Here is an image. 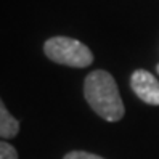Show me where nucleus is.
<instances>
[{
  "instance_id": "nucleus-6",
  "label": "nucleus",
  "mask_w": 159,
  "mask_h": 159,
  "mask_svg": "<svg viewBox=\"0 0 159 159\" xmlns=\"http://www.w3.org/2000/svg\"><path fill=\"white\" fill-rule=\"evenodd\" d=\"M63 159H105L101 156H97V154H92V153H87V151H71L64 156Z\"/></svg>"
},
{
  "instance_id": "nucleus-3",
  "label": "nucleus",
  "mask_w": 159,
  "mask_h": 159,
  "mask_svg": "<svg viewBox=\"0 0 159 159\" xmlns=\"http://www.w3.org/2000/svg\"><path fill=\"white\" fill-rule=\"evenodd\" d=\"M130 85L135 95L143 103L159 106V80L149 71L137 69L130 77Z\"/></svg>"
},
{
  "instance_id": "nucleus-7",
  "label": "nucleus",
  "mask_w": 159,
  "mask_h": 159,
  "mask_svg": "<svg viewBox=\"0 0 159 159\" xmlns=\"http://www.w3.org/2000/svg\"><path fill=\"white\" fill-rule=\"evenodd\" d=\"M156 69H157V74H159V64H157V68H156Z\"/></svg>"
},
{
  "instance_id": "nucleus-2",
  "label": "nucleus",
  "mask_w": 159,
  "mask_h": 159,
  "mask_svg": "<svg viewBox=\"0 0 159 159\" xmlns=\"http://www.w3.org/2000/svg\"><path fill=\"white\" fill-rule=\"evenodd\" d=\"M43 53L53 63L69 68H87L93 63V53L89 47L71 37H52L43 43Z\"/></svg>"
},
{
  "instance_id": "nucleus-1",
  "label": "nucleus",
  "mask_w": 159,
  "mask_h": 159,
  "mask_svg": "<svg viewBox=\"0 0 159 159\" xmlns=\"http://www.w3.org/2000/svg\"><path fill=\"white\" fill-rule=\"evenodd\" d=\"M84 95L90 108L108 122H117L124 117V103L109 72L103 69L90 72L84 82Z\"/></svg>"
},
{
  "instance_id": "nucleus-5",
  "label": "nucleus",
  "mask_w": 159,
  "mask_h": 159,
  "mask_svg": "<svg viewBox=\"0 0 159 159\" xmlns=\"http://www.w3.org/2000/svg\"><path fill=\"white\" fill-rule=\"evenodd\" d=\"M0 159H18V151L7 142H0Z\"/></svg>"
},
{
  "instance_id": "nucleus-4",
  "label": "nucleus",
  "mask_w": 159,
  "mask_h": 159,
  "mask_svg": "<svg viewBox=\"0 0 159 159\" xmlns=\"http://www.w3.org/2000/svg\"><path fill=\"white\" fill-rule=\"evenodd\" d=\"M20 132V122L18 119L10 114L3 105V101L0 100V138H15Z\"/></svg>"
}]
</instances>
